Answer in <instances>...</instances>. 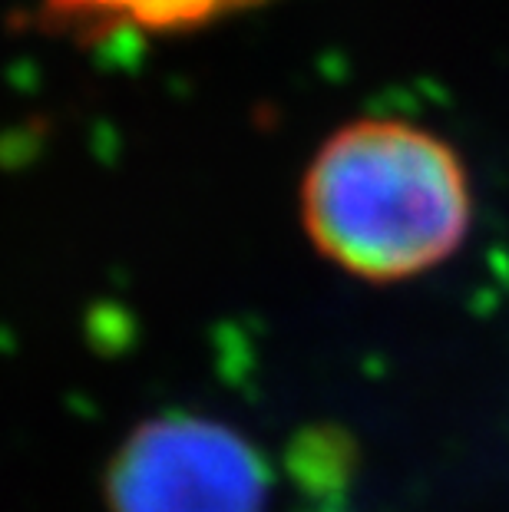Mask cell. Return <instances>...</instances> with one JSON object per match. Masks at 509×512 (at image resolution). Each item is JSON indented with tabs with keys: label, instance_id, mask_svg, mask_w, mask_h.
Returning a JSON list of instances; mask_svg holds the SVG:
<instances>
[{
	"label": "cell",
	"instance_id": "2",
	"mask_svg": "<svg viewBox=\"0 0 509 512\" xmlns=\"http://www.w3.org/2000/svg\"><path fill=\"white\" fill-rule=\"evenodd\" d=\"M106 496L113 512H265L268 470L225 423L166 413L116 450Z\"/></svg>",
	"mask_w": 509,
	"mask_h": 512
},
{
	"label": "cell",
	"instance_id": "3",
	"mask_svg": "<svg viewBox=\"0 0 509 512\" xmlns=\"http://www.w3.org/2000/svg\"><path fill=\"white\" fill-rule=\"evenodd\" d=\"M272 0H37V17L63 34L103 40L116 34H189Z\"/></svg>",
	"mask_w": 509,
	"mask_h": 512
},
{
	"label": "cell",
	"instance_id": "1",
	"mask_svg": "<svg viewBox=\"0 0 509 512\" xmlns=\"http://www.w3.org/2000/svg\"><path fill=\"white\" fill-rule=\"evenodd\" d=\"M311 245L361 281H407L443 265L470 232L460 152L407 119H354L328 136L301 182Z\"/></svg>",
	"mask_w": 509,
	"mask_h": 512
}]
</instances>
